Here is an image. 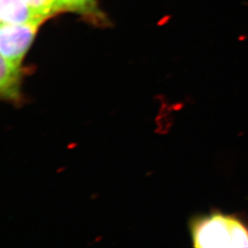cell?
<instances>
[{"label":"cell","instance_id":"obj_1","mask_svg":"<svg viewBox=\"0 0 248 248\" xmlns=\"http://www.w3.org/2000/svg\"><path fill=\"white\" fill-rule=\"evenodd\" d=\"M192 246L198 248H248V217L211 209L188 222Z\"/></svg>","mask_w":248,"mask_h":248},{"label":"cell","instance_id":"obj_2","mask_svg":"<svg viewBox=\"0 0 248 248\" xmlns=\"http://www.w3.org/2000/svg\"><path fill=\"white\" fill-rule=\"evenodd\" d=\"M40 23L24 24H1V56L10 63L20 65L22 60L32 43Z\"/></svg>","mask_w":248,"mask_h":248},{"label":"cell","instance_id":"obj_3","mask_svg":"<svg viewBox=\"0 0 248 248\" xmlns=\"http://www.w3.org/2000/svg\"><path fill=\"white\" fill-rule=\"evenodd\" d=\"M21 76L20 65L10 63L1 56L0 94L3 100L16 105L21 102Z\"/></svg>","mask_w":248,"mask_h":248},{"label":"cell","instance_id":"obj_4","mask_svg":"<svg viewBox=\"0 0 248 248\" xmlns=\"http://www.w3.org/2000/svg\"><path fill=\"white\" fill-rule=\"evenodd\" d=\"M0 19L1 24H41L45 19L35 14L25 0H0Z\"/></svg>","mask_w":248,"mask_h":248},{"label":"cell","instance_id":"obj_5","mask_svg":"<svg viewBox=\"0 0 248 248\" xmlns=\"http://www.w3.org/2000/svg\"><path fill=\"white\" fill-rule=\"evenodd\" d=\"M25 2L35 14L44 19L56 12L55 0H25Z\"/></svg>","mask_w":248,"mask_h":248},{"label":"cell","instance_id":"obj_6","mask_svg":"<svg viewBox=\"0 0 248 248\" xmlns=\"http://www.w3.org/2000/svg\"><path fill=\"white\" fill-rule=\"evenodd\" d=\"M94 0H60L58 3V11L61 10H74L83 11L89 9Z\"/></svg>","mask_w":248,"mask_h":248},{"label":"cell","instance_id":"obj_7","mask_svg":"<svg viewBox=\"0 0 248 248\" xmlns=\"http://www.w3.org/2000/svg\"><path fill=\"white\" fill-rule=\"evenodd\" d=\"M59 1H60V0H55V2H56V12H58Z\"/></svg>","mask_w":248,"mask_h":248}]
</instances>
